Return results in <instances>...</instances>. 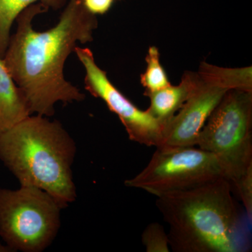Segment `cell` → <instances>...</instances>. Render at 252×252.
<instances>
[{
    "instance_id": "13",
    "label": "cell",
    "mask_w": 252,
    "mask_h": 252,
    "mask_svg": "<svg viewBox=\"0 0 252 252\" xmlns=\"http://www.w3.org/2000/svg\"><path fill=\"white\" fill-rule=\"evenodd\" d=\"M147 68L140 77L141 84L145 89L144 95L171 85L166 72L160 61V54L156 46H151L146 56Z\"/></svg>"
},
{
    "instance_id": "16",
    "label": "cell",
    "mask_w": 252,
    "mask_h": 252,
    "mask_svg": "<svg viewBox=\"0 0 252 252\" xmlns=\"http://www.w3.org/2000/svg\"><path fill=\"white\" fill-rule=\"evenodd\" d=\"M114 0H82L86 9L94 15L106 14L112 7Z\"/></svg>"
},
{
    "instance_id": "2",
    "label": "cell",
    "mask_w": 252,
    "mask_h": 252,
    "mask_svg": "<svg viewBox=\"0 0 252 252\" xmlns=\"http://www.w3.org/2000/svg\"><path fill=\"white\" fill-rule=\"evenodd\" d=\"M156 205L169 225V245L175 252H242L249 249L246 228L220 177L196 188L157 195Z\"/></svg>"
},
{
    "instance_id": "14",
    "label": "cell",
    "mask_w": 252,
    "mask_h": 252,
    "mask_svg": "<svg viewBox=\"0 0 252 252\" xmlns=\"http://www.w3.org/2000/svg\"><path fill=\"white\" fill-rule=\"evenodd\" d=\"M142 244L147 252H169L168 235L160 223H152L146 227L142 234Z\"/></svg>"
},
{
    "instance_id": "17",
    "label": "cell",
    "mask_w": 252,
    "mask_h": 252,
    "mask_svg": "<svg viewBox=\"0 0 252 252\" xmlns=\"http://www.w3.org/2000/svg\"><path fill=\"white\" fill-rule=\"evenodd\" d=\"M0 252H14L11 248L6 245H3L0 243Z\"/></svg>"
},
{
    "instance_id": "1",
    "label": "cell",
    "mask_w": 252,
    "mask_h": 252,
    "mask_svg": "<svg viewBox=\"0 0 252 252\" xmlns=\"http://www.w3.org/2000/svg\"><path fill=\"white\" fill-rule=\"evenodd\" d=\"M64 7L58 23L43 32L35 31L32 21L47 9L41 4L25 9L16 18V31L2 58L32 114L50 117L58 102L73 103L85 99V94L64 77V66L78 43L94 40L98 21L82 0H68Z\"/></svg>"
},
{
    "instance_id": "5",
    "label": "cell",
    "mask_w": 252,
    "mask_h": 252,
    "mask_svg": "<svg viewBox=\"0 0 252 252\" xmlns=\"http://www.w3.org/2000/svg\"><path fill=\"white\" fill-rule=\"evenodd\" d=\"M59 203L36 187L0 189V236L13 252H41L61 226Z\"/></svg>"
},
{
    "instance_id": "11",
    "label": "cell",
    "mask_w": 252,
    "mask_h": 252,
    "mask_svg": "<svg viewBox=\"0 0 252 252\" xmlns=\"http://www.w3.org/2000/svg\"><path fill=\"white\" fill-rule=\"evenodd\" d=\"M199 77L208 84L223 88L226 90L252 91V67L224 68L200 63Z\"/></svg>"
},
{
    "instance_id": "6",
    "label": "cell",
    "mask_w": 252,
    "mask_h": 252,
    "mask_svg": "<svg viewBox=\"0 0 252 252\" xmlns=\"http://www.w3.org/2000/svg\"><path fill=\"white\" fill-rule=\"evenodd\" d=\"M225 177L223 165L215 154L201 149L157 147L143 170L125 181L131 188L157 196L168 192L196 188Z\"/></svg>"
},
{
    "instance_id": "7",
    "label": "cell",
    "mask_w": 252,
    "mask_h": 252,
    "mask_svg": "<svg viewBox=\"0 0 252 252\" xmlns=\"http://www.w3.org/2000/svg\"><path fill=\"white\" fill-rule=\"evenodd\" d=\"M85 71V89L93 96L103 100L109 110L120 119L129 139L147 147H158L165 126L147 111L136 107L109 80L107 73L97 65L88 48L74 49Z\"/></svg>"
},
{
    "instance_id": "10",
    "label": "cell",
    "mask_w": 252,
    "mask_h": 252,
    "mask_svg": "<svg viewBox=\"0 0 252 252\" xmlns=\"http://www.w3.org/2000/svg\"><path fill=\"white\" fill-rule=\"evenodd\" d=\"M31 115L27 99L0 58V135Z\"/></svg>"
},
{
    "instance_id": "8",
    "label": "cell",
    "mask_w": 252,
    "mask_h": 252,
    "mask_svg": "<svg viewBox=\"0 0 252 252\" xmlns=\"http://www.w3.org/2000/svg\"><path fill=\"white\" fill-rule=\"evenodd\" d=\"M227 91L205 82L199 77L198 84L189 98L165 126L158 147L185 148L197 146L200 131Z\"/></svg>"
},
{
    "instance_id": "3",
    "label": "cell",
    "mask_w": 252,
    "mask_h": 252,
    "mask_svg": "<svg viewBox=\"0 0 252 252\" xmlns=\"http://www.w3.org/2000/svg\"><path fill=\"white\" fill-rule=\"evenodd\" d=\"M76 151L61 123L36 114L0 135V160L20 185L44 190L62 209L77 198L72 169Z\"/></svg>"
},
{
    "instance_id": "9",
    "label": "cell",
    "mask_w": 252,
    "mask_h": 252,
    "mask_svg": "<svg viewBox=\"0 0 252 252\" xmlns=\"http://www.w3.org/2000/svg\"><path fill=\"white\" fill-rule=\"evenodd\" d=\"M198 81V73L186 72L178 85L171 84L146 95L150 98V106L146 111L164 126L166 125L189 98Z\"/></svg>"
},
{
    "instance_id": "4",
    "label": "cell",
    "mask_w": 252,
    "mask_h": 252,
    "mask_svg": "<svg viewBox=\"0 0 252 252\" xmlns=\"http://www.w3.org/2000/svg\"><path fill=\"white\" fill-rule=\"evenodd\" d=\"M197 146L217 156L231 187L252 168V91H227L200 131Z\"/></svg>"
},
{
    "instance_id": "15",
    "label": "cell",
    "mask_w": 252,
    "mask_h": 252,
    "mask_svg": "<svg viewBox=\"0 0 252 252\" xmlns=\"http://www.w3.org/2000/svg\"><path fill=\"white\" fill-rule=\"evenodd\" d=\"M233 187V186H232ZM233 187L243 202L248 220L252 218V168L250 169Z\"/></svg>"
},
{
    "instance_id": "12",
    "label": "cell",
    "mask_w": 252,
    "mask_h": 252,
    "mask_svg": "<svg viewBox=\"0 0 252 252\" xmlns=\"http://www.w3.org/2000/svg\"><path fill=\"white\" fill-rule=\"evenodd\" d=\"M68 0H0V58L2 59L9 44L11 31L16 18L32 5L42 4L46 9H61Z\"/></svg>"
}]
</instances>
